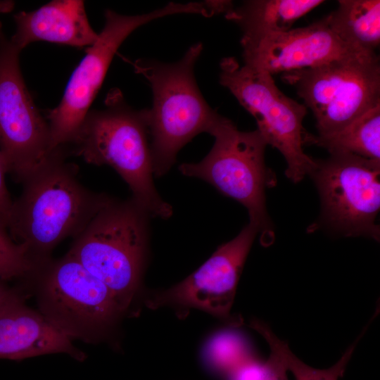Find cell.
I'll list each match as a JSON object with an SVG mask.
<instances>
[{
  "label": "cell",
  "mask_w": 380,
  "mask_h": 380,
  "mask_svg": "<svg viewBox=\"0 0 380 380\" xmlns=\"http://www.w3.org/2000/svg\"><path fill=\"white\" fill-rule=\"evenodd\" d=\"M65 148L55 150L21 184L7 224L13 239L37 263L49 258L63 240L79 234L110 200L77 178V167L66 161Z\"/></svg>",
  "instance_id": "obj_1"
},
{
  "label": "cell",
  "mask_w": 380,
  "mask_h": 380,
  "mask_svg": "<svg viewBox=\"0 0 380 380\" xmlns=\"http://www.w3.org/2000/svg\"><path fill=\"white\" fill-rule=\"evenodd\" d=\"M105 104L103 109L89 110L68 148L89 164L112 167L151 217H170L172 207L153 182L147 108H131L118 89L108 92Z\"/></svg>",
  "instance_id": "obj_2"
},
{
  "label": "cell",
  "mask_w": 380,
  "mask_h": 380,
  "mask_svg": "<svg viewBox=\"0 0 380 380\" xmlns=\"http://www.w3.org/2000/svg\"><path fill=\"white\" fill-rule=\"evenodd\" d=\"M202 50V43L198 42L174 63L139 59L134 63L153 93L147 125L154 177L168 172L179 150L198 134H210L223 118L206 102L194 77Z\"/></svg>",
  "instance_id": "obj_3"
},
{
  "label": "cell",
  "mask_w": 380,
  "mask_h": 380,
  "mask_svg": "<svg viewBox=\"0 0 380 380\" xmlns=\"http://www.w3.org/2000/svg\"><path fill=\"white\" fill-rule=\"evenodd\" d=\"M150 217L132 198L111 196L73 238L67 253L106 285L124 312L139 284Z\"/></svg>",
  "instance_id": "obj_4"
},
{
  "label": "cell",
  "mask_w": 380,
  "mask_h": 380,
  "mask_svg": "<svg viewBox=\"0 0 380 380\" xmlns=\"http://www.w3.org/2000/svg\"><path fill=\"white\" fill-rule=\"evenodd\" d=\"M24 281L34 286L39 312L72 341H99L124 313L106 285L68 253L39 262Z\"/></svg>",
  "instance_id": "obj_5"
},
{
  "label": "cell",
  "mask_w": 380,
  "mask_h": 380,
  "mask_svg": "<svg viewBox=\"0 0 380 380\" xmlns=\"http://www.w3.org/2000/svg\"><path fill=\"white\" fill-rule=\"evenodd\" d=\"M210 135L215 143L208 155L198 163H184L182 174L203 179L222 195L243 205L249 222L255 225L261 238L272 236V226L266 208V190L274 186L277 178L265 161L267 143L255 129L243 132L224 117Z\"/></svg>",
  "instance_id": "obj_6"
},
{
  "label": "cell",
  "mask_w": 380,
  "mask_h": 380,
  "mask_svg": "<svg viewBox=\"0 0 380 380\" xmlns=\"http://www.w3.org/2000/svg\"><path fill=\"white\" fill-rule=\"evenodd\" d=\"M281 78L312 112L319 135L338 132L380 104V63L375 51L285 72Z\"/></svg>",
  "instance_id": "obj_7"
},
{
  "label": "cell",
  "mask_w": 380,
  "mask_h": 380,
  "mask_svg": "<svg viewBox=\"0 0 380 380\" xmlns=\"http://www.w3.org/2000/svg\"><path fill=\"white\" fill-rule=\"evenodd\" d=\"M220 68V84L255 118L256 129L267 144L284 156L287 178L298 183L309 175L315 160L303 149L306 106L284 94L272 75L240 65L233 57L224 58Z\"/></svg>",
  "instance_id": "obj_8"
},
{
  "label": "cell",
  "mask_w": 380,
  "mask_h": 380,
  "mask_svg": "<svg viewBox=\"0 0 380 380\" xmlns=\"http://www.w3.org/2000/svg\"><path fill=\"white\" fill-rule=\"evenodd\" d=\"M194 12L192 3L170 2L151 12L126 15L105 12V24L94 44L72 72L57 107L49 110L48 122L53 151L68 146L77 136L89 107L106 77L113 58L125 39L138 27L167 15Z\"/></svg>",
  "instance_id": "obj_9"
},
{
  "label": "cell",
  "mask_w": 380,
  "mask_h": 380,
  "mask_svg": "<svg viewBox=\"0 0 380 380\" xmlns=\"http://www.w3.org/2000/svg\"><path fill=\"white\" fill-rule=\"evenodd\" d=\"M380 162L346 153L315 160L309 175L321 201L319 223L343 236L379 241Z\"/></svg>",
  "instance_id": "obj_10"
},
{
  "label": "cell",
  "mask_w": 380,
  "mask_h": 380,
  "mask_svg": "<svg viewBox=\"0 0 380 380\" xmlns=\"http://www.w3.org/2000/svg\"><path fill=\"white\" fill-rule=\"evenodd\" d=\"M18 49L0 23V151L14 179L22 183L55 151L49 127L24 82Z\"/></svg>",
  "instance_id": "obj_11"
},
{
  "label": "cell",
  "mask_w": 380,
  "mask_h": 380,
  "mask_svg": "<svg viewBox=\"0 0 380 380\" xmlns=\"http://www.w3.org/2000/svg\"><path fill=\"white\" fill-rule=\"evenodd\" d=\"M258 234V228L249 222L236 237L219 246L194 272L154 296L148 302L149 307L179 305L228 317L244 263Z\"/></svg>",
  "instance_id": "obj_12"
},
{
  "label": "cell",
  "mask_w": 380,
  "mask_h": 380,
  "mask_svg": "<svg viewBox=\"0 0 380 380\" xmlns=\"http://www.w3.org/2000/svg\"><path fill=\"white\" fill-rule=\"evenodd\" d=\"M243 65L273 75L312 68L360 52L341 42L326 16L302 27L254 41L241 40ZM372 52V51H370Z\"/></svg>",
  "instance_id": "obj_13"
},
{
  "label": "cell",
  "mask_w": 380,
  "mask_h": 380,
  "mask_svg": "<svg viewBox=\"0 0 380 380\" xmlns=\"http://www.w3.org/2000/svg\"><path fill=\"white\" fill-rule=\"evenodd\" d=\"M16 25L11 42L20 51L34 42L45 41L75 47L90 46L98 39L81 0H54L13 16Z\"/></svg>",
  "instance_id": "obj_14"
},
{
  "label": "cell",
  "mask_w": 380,
  "mask_h": 380,
  "mask_svg": "<svg viewBox=\"0 0 380 380\" xmlns=\"http://www.w3.org/2000/svg\"><path fill=\"white\" fill-rule=\"evenodd\" d=\"M39 312L18 302L0 315V359L21 360L64 353L83 361L85 354Z\"/></svg>",
  "instance_id": "obj_15"
},
{
  "label": "cell",
  "mask_w": 380,
  "mask_h": 380,
  "mask_svg": "<svg viewBox=\"0 0 380 380\" xmlns=\"http://www.w3.org/2000/svg\"><path fill=\"white\" fill-rule=\"evenodd\" d=\"M322 0H249L234 7L224 17L242 31L241 40L254 41L286 32Z\"/></svg>",
  "instance_id": "obj_16"
},
{
  "label": "cell",
  "mask_w": 380,
  "mask_h": 380,
  "mask_svg": "<svg viewBox=\"0 0 380 380\" xmlns=\"http://www.w3.org/2000/svg\"><path fill=\"white\" fill-rule=\"evenodd\" d=\"M333 33L360 51H375L380 44V1L339 0L326 16Z\"/></svg>",
  "instance_id": "obj_17"
},
{
  "label": "cell",
  "mask_w": 380,
  "mask_h": 380,
  "mask_svg": "<svg viewBox=\"0 0 380 380\" xmlns=\"http://www.w3.org/2000/svg\"><path fill=\"white\" fill-rule=\"evenodd\" d=\"M305 144L324 148L329 154L350 153L380 162V104L338 132L327 135L308 132Z\"/></svg>",
  "instance_id": "obj_18"
},
{
  "label": "cell",
  "mask_w": 380,
  "mask_h": 380,
  "mask_svg": "<svg viewBox=\"0 0 380 380\" xmlns=\"http://www.w3.org/2000/svg\"><path fill=\"white\" fill-rule=\"evenodd\" d=\"M260 334L268 343L270 352L279 357L296 380H338L343 376L355 347V343L352 344L333 366L327 369H317L297 357L289 345L278 338L270 327L263 328Z\"/></svg>",
  "instance_id": "obj_19"
},
{
  "label": "cell",
  "mask_w": 380,
  "mask_h": 380,
  "mask_svg": "<svg viewBox=\"0 0 380 380\" xmlns=\"http://www.w3.org/2000/svg\"><path fill=\"white\" fill-rule=\"evenodd\" d=\"M204 357L213 371L227 379L241 365L254 358L244 339L229 331L217 333L210 339Z\"/></svg>",
  "instance_id": "obj_20"
},
{
  "label": "cell",
  "mask_w": 380,
  "mask_h": 380,
  "mask_svg": "<svg viewBox=\"0 0 380 380\" xmlns=\"http://www.w3.org/2000/svg\"><path fill=\"white\" fill-rule=\"evenodd\" d=\"M37 265L22 244L15 242L0 222V280L23 281Z\"/></svg>",
  "instance_id": "obj_21"
},
{
  "label": "cell",
  "mask_w": 380,
  "mask_h": 380,
  "mask_svg": "<svg viewBox=\"0 0 380 380\" xmlns=\"http://www.w3.org/2000/svg\"><path fill=\"white\" fill-rule=\"evenodd\" d=\"M7 173H8V166L0 151V222L6 227L13 203L6 185L5 177Z\"/></svg>",
  "instance_id": "obj_22"
},
{
  "label": "cell",
  "mask_w": 380,
  "mask_h": 380,
  "mask_svg": "<svg viewBox=\"0 0 380 380\" xmlns=\"http://www.w3.org/2000/svg\"><path fill=\"white\" fill-rule=\"evenodd\" d=\"M24 288L0 280V315L11 305L25 300Z\"/></svg>",
  "instance_id": "obj_23"
},
{
  "label": "cell",
  "mask_w": 380,
  "mask_h": 380,
  "mask_svg": "<svg viewBox=\"0 0 380 380\" xmlns=\"http://www.w3.org/2000/svg\"><path fill=\"white\" fill-rule=\"evenodd\" d=\"M265 362L266 371L262 380H288V371L277 355L270 352Z\"/></svg>",
  "instance_id": "obj_24"
},
{
  "label": "cell",
  "mask_w": 380,
  "mask_h": 380,
  "mask_svg": "<svg viewBox=\"0 0 380 380\" xmlns=\"http://www.w3.org/2000/svg\"><path fill=\"white\" fill-rule=\"evenodd\" d=\"M15 3L10 0L0 1V14L10 13L13 11Z\"/></svg>",
  "instance_id": "obj_25"
}]
</instances>
